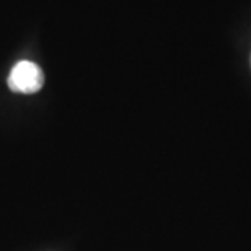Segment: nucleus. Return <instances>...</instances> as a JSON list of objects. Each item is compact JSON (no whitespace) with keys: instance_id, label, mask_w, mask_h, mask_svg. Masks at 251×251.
<instances>
[{"instance_id":"nucleus-1","label":"nucleus","mask_w":251,"mask_h":251,"mask_svg":"<svg viewBox=\"0 0 251 251\" xmlns=\"http://www.w3.org/2000/svg\"><path fill=\"white\" fill-rule=\"evenodd\" d=\"M9 87L13 92L35 94L44 87L45 75L42 69L32 62H18L9 75Z\"/></svg>"}]
</instances>
